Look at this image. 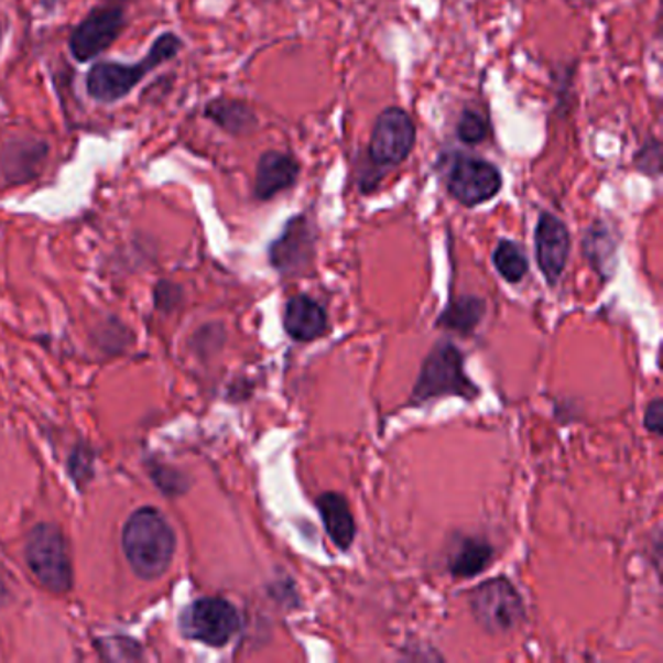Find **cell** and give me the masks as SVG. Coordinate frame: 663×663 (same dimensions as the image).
<instances>
[{
	"mask_svg": "<svg viewBox=\"0 0 663 663\" xmlns=\"http://www.w3.org/2000/svg\"><path fill=\"white\" fill-rule=\"evenodd\" d=\"M43 4H45V9H53L55 4H57L58 0H42Z\"/></svg>",
	"mask_w": 663,
	"mask_h": 663,
	"instance_id": "44dd1931",
	"label": "cell"
},
{
	"mask_svg": "<svg viewBox=\"0 0 663 663\" xmlns=\"http://www.w3.org/2000/svg\"><path fill=\"white\" fill-rule=\"evenodd\" d=\"M570 233L563 220L555 215L543 213L535 228V256L541 273L551 286H555L568 263Z\"/></svg>",
	"mask_w": 663,
	"mask_h": 663,
	"instance_id": "30bf717a",
	"label": "cell"
},
{
	"mask_svg": "<svg viewBox=\"0 0 663 663\" xmlns=\"http://www.w3.org/2000/svg\"><path fill=\"white\" fill-rule=\"evenodd\" d=\"M457 134L467 144H479L489 134V121L479 111L467 109L457 123Z\"/></svg>",
	"mask_w": 663,
	"mask_h": 663,
	"instance_id": "d6986e66",
	"label": "cell"
},
{
	"mask_svg": "<svg viewBox=\"0 0 663 663\" xmlns=\"http://www.w3.org/2000/svg\"><path fill=\"white\" fill-rule=\"evenodd\" d=\"M492 263L508 282H520L528 274V258L515 241L502 240L492 253Z\"/></svg>",
	"mask_w": 663,
	"mask_h": 663,
	"instance_id": "ac0fdd59",
	"label": "cell"
},
{
	"mask_svg": "<svg viewBox=\"0 0 663 663\" xmlns=\"http://www.w3.org/2000/svg\"><path fill=\"white\" fill-rule=\"evenodd\" d=\"M416 129L411 116L399 108L385 109L373 124L370 156L380 166H398L415 146Z\"/></svg>",
	"mask_w": 663,
	"mask_h": 663,
	"instance_id": "ba28073f",
	"label": "cell"
},
{
	"mask_svg": "<svg viewBox=\"0 0 663 663\" xmlns=\"http://www.w3.org/2000/svg\"><path fill=\"white\" fill-rule=\"evenodd\" d=\"M25 561L35 578L51 591L63 594L73 586V566L67 541L51 523H40L25 543Z\"/></svg>",
	"mask_w": 663,
	"mask_h": 663,
	"instance_id": "277c9868",
	"label": "cell"
},
{
	"mask_svg": "<svg viewBox=\"0 0 663 663\" xmlns=\"http://www.w3.org/2000/svg\"><path fill=\"white\" fill-rule=\"evenodd\" d=\"M502 187V175L494 164L481 157L457 160L448 175V192L465 207H477L492 199Z\"/></svg>",
	"mask_w": 663,
	"mask_h": 663,
	"instance_id": "9c48e42d",
	"label": "cell"
},
{
	"mask_svg": "<svg viewBox=\"0 0 663 663\" xmlns=\"http://www.w3.org/2000/svg\"><path fill=\"white\" fill-rule=\"evenodd\" d=\"M317 510L324 520L325 531L340 551H349L357 537V523L349 502L339 492H324L317 498Z\"/></svg>",
	"mask_w": 663,
	"mask_h": 663,
	"instance_id": "5bb4252c",
	"label": "cell"
},
{
	"mask_svg": "<svg viewBox=\"0 0 663 663\" xmlns=\"http://www.w3.org/2000/svg\"><path fill=\"white\" fill-rule=\"evenodd\" d=\"M315 238L306 216H296L271 246V263L282 274L304 271L314 259Z\"/></svg>",
	"mask_w": 663,
	"mask_h": 663,
	"instance_id": "8fae6325",
	"label": "cell"
},
{
	"mask_svg": "<svg viewBox=\"0 0 663 663\" xmlns=\"http://www.w3.org/2000/svg\"><path fill=\"white\" fill-rule=\"evenodd\" d=\"M298 162L284 152H265L259 157L258 174H256V197L269 200L279 193L291 189L298 180Z\"/></svg>",
	"mask_w": 663,
	"mask_h": 663,
	"instance_id": "7c38bea8",
	"label": "cell"
},
{
	"mask_svg": "<svg viewBox=\"0 0 663 663\" xmlns=\"http://www.w3.org/2000/svg\"><path fill=\"white\" fill-rule=\"evenodd\" d=\"M180 51H182V40L172 32H166L152 43L144 61L137 63L133 67H127L121 63H98L96 67L90 68V73L86 76L88 94L94 100L104 101V104L123 100L124 96H129L141 84L144 76H149L157 67H162Z\"/></svg>",
	"mask_w": 663,
	"mask_h": 663,
	"instance_id": "7a4b0ae2",
	"label": "cell"
},
{
	"mask_svg": "<svg viewBox=\"0 0 663 663\" xmlns=\"http://www.w3.org/2000/svg\"><path fill=\"white\" fill-rule=\"evenodd\" d=\"M646 424L648 432H652L655 436H660L663 431V403L662 399H654L646 409Z\"/></svg>",
	"mask_w": 663,
	"mask_h": 663,
	"instance_id": "ffe728a7",
	"label": "cell"
},
{
	"mask_svg": "<svg viewBox=\"0 0 663 663\" xmlns=\"http://www.w3.org/2000/svg\"><path fill=\"white\" fill-rule=\"evenodd\" d=\"M492 547L487 541L464 537L448 558L449 573L456 578H472L492 563Z\"/></svg>",
	"mask_w": 663,
	"mask_h": 663,
	"instance_id": "9a60e30c",
	"label": "cell"
},
{
	"mask_svg": "<svg viewBox=\"0 0 663 663\" xmlns=\"http://www.w3.org/2000/svg\"><path fill=\"white\" fill-rule=\"evenodd\" d=\"M123 551L137 576L156 580L174 561V530L157 510L141 508L124 523Z\"/></svg>",
	"mask_w": 663,
	"mask_h": 663,
	"instance_id": "6da1fadb",
	"label": "cell"
},
{
	"mask_svg": "<svg viewBox=\"0 0 663 663\" xmlns=\"http://www.w3.org/2000/svg\"><path fill=\"white\" fill-rule=\"evenodd\" d=\"M479 398V388L465 373L464 355L452 343H439L424 360L423 370L413 390V403L421 405L431 399Z\"/></svg>",
	"mask_w": 663,
	"mask_h": 663,
	"instance_id": "3957f363",
	"label": "cell"
},
{
	"mask_svg": "<svg viewBox=\"0 0 663 663\" xmlns=\"http://www.w3.org/2000/svg\"><path fill=\"white\" fill-rule=\"evenodd\" d=\"M124 25V10L121 4L108 2L91 10L80 24L76 25L68 40V47L76 61L88 63L116 42Z\"/></svg>",
	"mask_w": 663,
	"mask_h": 663,
	"instance_id": "52a82bcc",
	"label": "cell"
},
{
	"mask_svg": "<svg viewBox=\"0 0 663 663\" xmlns=\"http://www.w3.org/2000/svg\"><path fill=\"white\" fill-rule=\"evenodd\" d=\"M205 117L230 134L251 133L258 124V117L243 101L226 100V98L210 101L205 108Z\"/></svg>",
	"mask_w": 663,
	"mask_h": 663,
	"instance_id": "2e32d148",
	"label": "cell"
},
{
	"mask_svg": "<svg viewBox=\"0 0 663 663\" xmlns=\"http://www.w3.org/2000/svg\"><path fill=\"white\" fill-rule=\"evenodd\" d=\"M469 604L477 622L489 632H510L525 617L522 597L507 578H494L472 589Z\"/></svg>",
	"mask_w": 663,
	"mask_h": 663,
	"instance_id": "8992f818",
	"label": "cell"
},
{
	"mask_svg": "<svg viewBox=\"0 0 663 663\" xmlns=\"http://www.w3.org/2000/svg\"><path fill=\"white\" fill-rule=\"evenodd\" d=\"M284 329L292 339L300 343L319 339L327 332V312L319 302H315L306 294H298L286 304Z\"/></svg>",
	"mask_w": 663,
	"mask_h": 663,
	"instance_id": "4fadbf2b",
	"label": "cell"
},
{
	"mask_svg": "<svg viewBox=\"0 0 663 663\" xmlns=\"http://www.w3.org/2000/svg\"><path fill=\"white\" fill-rule=\"evenodd\" d=\"M487 306L481 298L464 296L454 300L444 309V314L439 315V327H446L449 332L461 333V335H471L477 329V325L481 324Z\"/></svg>",
	"mask_w": 663,
	"mask_h": 663,
	"instance_id": "e0dca14e",
	"label": "cell"
},
{
	"mask_svg": "<svg viewBox=\"0 0 663 663\" xmlns=\"http://www.w3.org/2000/svg\"><path fill=\"white\" fill-rule=\"evenodd\" d=\"M180 627L187 639L220 648L240 630V615L222 597H203L183 611Z\"/></svg>",
	"mask_w": 663,
	"mask_h": 663,
	"instance_id": "5b68a950",
	"label": "cell"
}]
</instances>
